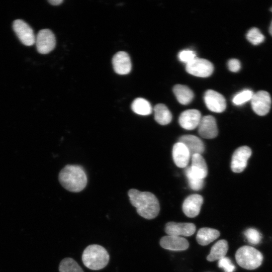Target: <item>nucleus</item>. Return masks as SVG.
Wrapping results in <instances>:
<instances>
[{"mask_svg": "<svg viewBox=\"0 0 272 272\" xmlns=\"http://www.w3.org/2000/svg\"><path fill=\"white\" fill-rule=\"evenodd\" d=\"M128 196L131 204L136 208L140 216L148 220L154 219L158 216L160 205L153 194L131 189L128 192Z\"/></svg>", "mask_w": 272, "mask_h": 272, "instance_id": "obj_1", "label": "nucleus"}, {"mask_svg": "<svg viewBox=\"0 0 272 272\" xmlns=\"http://www.w3.org/2000/svg\"><path fill=\"white\" fill-rule=\"evenodd\" d=\"M59 179L67 191L78 193L83 191L87 184V175L82 166L67 165L60 171Z\"/></svg>", "mask_w": 272, "mask_h": 272, "instance_id": "obj_2", "label": "nucleus"}, {"mask_svg": "<svg viewBox=\"0 0 272 272\" xmlns=\"http://www.w3.org/2000/svg\"><path fill=\"white\" fill-rule=\"evenodd\" d=\"M82 260L87 268L92 270H100L108 265L110 255L103 246L92 244L88 246L84 250Z\"/></svg>", "mask_w": 272, "mask_h": 272, "instance_id": "obj_3", "label": "nucleus"}, {"mask_svg": "<svg viewBox=\"0 0 272 272\" xmlns=\"http://www.w3.org/2000/svg\"><path fill=\"white\" fill-rule=\"evenodd\" d=\"M237 263L243 268L254 269L262 263L263 256L256 249L250 246H243L239 248L235 253Z\"/></svg>", "mask_w": 272, "mask_h": 272, "instance_id": "obj_4", "label": "nucleus"}, {"mask_svg": "<svg viewBox=\"0 0 272 272\" xmlns=\"http://www.w3.org/2000/svg\"><path fill=\"white\" fill-rule=\"evenodd\" d=\"M186 68L188 73L202 78L211 76L214 71L213 65L210 61L197 57L186 64Z\"/></svg>", "mask_w": 272, "mask_h": 272, "instance_id": "obj_5", "label": "nucleus"}, {"mask_svg": "<svg viewBox=\"0 0 272 272\" xmlns=\"http://www.w3.org/2000/svg\"><path fill=\"white\" fill-rule=\"evenodd\" d=\"M38 51L41 54H48L55 49L56 45L55 36L48 29L39 32L36 38Z\"/></svg>", "mask_w": 272, "mask_h": 272, "instance_id": "obj_6", "label": "nucleus"}, {"mask_svg": "<svg viewBox=\"0 0 272 272\" xmlns=\"http://www.w3.org/2000/svg\"><path fill=\"white\" fill-rule=\"evenodd\" d=\"M250 101L253 111L258 116H263L269 112L271 100L267 92L259 91L254 94Z\"/></svg>", "mask_w": 272, "mask_h": 272, "instance_id": "obj_7", "label": "nucleus"}, {"mask_svg": "<svg viewBox=\"0 0 272 272\" xmlns=\"http://www.w3.org/2000/svg\"><path fill=\"white\" fill-rule=\"evenodd\" d=\"M14 30L21 42L27 46H32L36 43V37L31 27L26 22L18 20L15 21Z\"/></svg>", "mask_w": 272, "mask_h": 272, "instance_id": "obj_8", "label": "nucleus"}, {"mask_svg": "<svg viewBox=\"0 0 272 272\" xmlns=\"http://www.w3.org/2000/svg\"><path fill=\"white\" fill-rule=\"evenodd\" d=\"M251 155V150L247 146H242L237 149L232 157L231 168L235 173L242 172L247 165L248 159Z\"/></svg>", "mask_w": 272, "mask_h": 272, "instance_id": "obj_9", "label": "nucleus"}, {"mask_svg": "<svg viewBox=\"0 0 272 272\" xmlns=\"http://www.w3.org/2000/svg\"><path fill=\"white\" fill-rule=\"evenodd\" d=\"M204 101L207 108L211 111L221 113L226 108V103L224 97L213 90H207L204 96Z\"/></svg>", "mask_w": 272, "mask_h": 272, "instance_id": "obj_10", "label": "nucleus"}, {"mask_svg": "<svg viewBox=\"0 0 272 272\" xmlns=\"http://www.w3.org/2000/svg\"><path fill=\"white\" fill-rule=\"evenodd\" d=\"M196 225L192 223L168 222L165 231L168 235L191 236L196 232Z\"/></svg>", "mask_w": 272, "mask_h": 272, "instance_id": "obj_11", "label": "nucleus"}, {"mask_svg": "<svg viewBox=\"0 0 272 272\" xmlns=\"http://www.w3.org/2000/svg\"><path fill=\"white\" fill-rule=\"evenodd\" d=\"M198 132L200 135L205 139H211L216 137L218 130L215 118L212 116L202 117L198 126Z\"/></svg>", "mask_w": 272, "mask_h": 272, "instance_id": "obj_12", "label": "nucleus"}, {"mask_svg": "<svg viewBox=\"0 0 272 272\" xmlns=\"http://www.w3.org/2000/svg\"><path fill=\"white\" fill-rule=\"evenodd\" d=\"M203 198L198 194H194L188 197L183 204V211L189 218H195L200 213L203 203Z\"/></svg>", "mask_w": 272, "mask_h": 272, "instance_id": "obj_13", "label": "nucleus"}, {"mask_svg": "<svg viewBox=\"0 0 272 272\" xmlns=\"http://www.w3.org/2000/svg\"><path fill=\"white\" fill-rule=\"evenodd\" d=\"M202 118L201 114L198 110H188L180 114L178 122L184 129L193 130L198 127Z\"/></svg>", "mask_w": 272, "mask_h": 272, "instance_id": "obj_14", "label": "nucleus"}, {"mask_svg": "<svg viewBox=\"0 0 272 272\" xmlns=\"http://www.w3.org/2000/svg\"><path fill=\"white\" fill-rule=\"evenodd\" d=\"M160 244L162 248L173 251H183L189 247L188 241L180 236H164L160 239Z\"/></svg>", "mask_w": 272, "mask_h": 272, "instance_id": "obj_15", "label": "nucleus"}, {"mask_svg": "<svg viewBox=\"0 0 272 272\" xmlns=\"http://www.w3.org/2000/svg\"><path fill=\"white\" fill-rule=\"evenodd\" d=\"M113 65L115 72L119 75L128 74L132 70L130 57L125 52H119L114 56Z\"/></svg>", "mask_w": 272, "mask_h": 272, "instance_id": "obj_16", "label": "nucleus"}, {"mask_svg": "<svg viewBox=\"0 0 272 272\" xmlns=\"http://www.w3.org/2000/svg\"><path fill=\"white\" fill-rule=\"evenodd\" d=\"M191 156L187 147L183 143L175 144L172 149V157L175 165L185 168L188 165Z\"/></svg>", "mask_w": 272, "mask_h": 272, "instance_id": "obj_17", "label": "nucleus"}, {"mask_svg": "<svg viewBox=\"0 0 272 272\" xmlns=\"http://www.w3.org/2000/svg\"><path fill=\"white\" fill-rule=\"evenodd\" d=\"M179 142L184 144L189 150L191 157L195 154H202L205 151V145L198 137L187 135L180 137Z\"/></svg>", "mask_w": 272, "mask_h": 272, "instance_id": "obj_18", "label": "nucleus"}, {"mask_svg": "<svg viewBox=\"0 0 272 272\" xmlns=\"http://www.w3.org/2000/svg\"><path fill=\"white\" fill-rule=\"evenodd\" d=\"M220 235V233L218 230L205 227L199 230L196 239L199 244L206 246L217 239Z\"/></svg>", "mask_w": 272, "mask_h": 272, "instance_id": "obj_19", "label": "nucleus"}, {"mask_svg": "<svg viewBox=\"0 0 272 272\" xmlns=\"http://www.w3.org/2000/svg\"><path fill=\"white\" fill-rule=\"evenodd\" d=\"M228 250V244L224 239L217 241L212 247L210 254L207 259L209 261H214L225 257Z\"/></svg>", "mask_w": 272, "mask_h": 272, "instance_id": "obj_20", "label": "nucleus"}, {"mask_svg": "<svg viewBox=\"0 0 272 272\" xmlns=\"http://www.w3.org/2000/svg\"><path fill=\"white\" fill-rule=\"evenodd\" d=\"M190 167L194 173L198 177L204 179L207 176V165L202 155L197 154L192 156V165Z\"/></svg>", "mask_w": 272, "mask_h": 272, "instance_id": "obj_21", "label": "nucleus"}, {"mask_svg": "<svg viewBox=\"0 0 272 272\" xmlns=\"http://www.w3.org/2000/svg\"><path fill=\"white\" fill-rule=\"evenodd\" d=\"M173 91L178 102L183 105L190 104L194 97L193 91L185 85H176L174 87Z\"/></svg>", "mask_w": 272, "mask_h": 272, "instance_id": "obj_22", "label": "nucleus"}, {"mask_svg": "<svg viewBox=\"0 0 272 272\" xmlns=\"http://www.w3.org/2000/svg\"><path fill=\"white\" fill-rule=\"evenodd\" d=\"M154 119L161 125H167L172 121V116L167 107L163 104H158L154 108Z\"/></svg>", "mask_w": 272, "mask_h": 272, "instance_id": "obj_23", "label": "nucleus"}, {"mask_svg": "<svg viewBox=\"0 0 272 272\" xmlns=\"http://www.w3.org/2000/svg\"><path fill=\"white\" fill-rule=\"evenodd\" d=\"M131 108L135 113L141 116H148L152 113L151 104L142 98H138L134 100Z\"/></svg>", "mask_w": 272, "mask_h": 272, "instance_id": "obj_24", "label": "nucleus"}, {"mask_svg": "<svg viewBox=\"0 0 272 272\" xmlns=\"http://www.w3.org/2000/svg\"><path fill=\"white\" fill-rule=\"evenodd\" d=\"M185 174L188 178L190 187L194 191H199L204 186V180L197 176L192 171L191 167L185 170Z\"/></svg>", "mask_w": 272, "mask_h": 272, "instance_id": "obj_25", "label": "nucleus"}, {"mask_svg": "<svg viewBox=\"0 0 272 272\" xmlns=\"http://www.w3.org/2000/svg\"><path fill=\"white\" fill-rule=\"evenodd\" d=\"M59 271L60 272H84L78 263L70 257L65 258L61 261Z\"/></svg>", "mask_w": 272, "mask_h": 272, "instance_id": "obj_26", "label": "nucleus"}, {"mask_svg": "<svg viewBox=\"0 0 272 272\" xmlns=\"http://www.w3.org/2000/svg\"><path fill=\"white\" fill-rule=\"evenodd\" d=\"M253 94V92L249 89L243 90L233 97L232 102L236 106L242 105L251 101Z\"/></svg>", "mask_w": 272, "mask_h": 272, "instance_id": "obj_27", "label": "nucleus"}, {"mask_svg": "<svg viewBox=\"0 0 272 272\" xmlns=\"http://www.w3.org/2000/svg\"><path fill=\"white\" fill-rule=\"evenodd\" d=\"M247 40L253 45H258L264 41V36L255 28H252L246 35Z\"/></svg>", "mask_w": 272, "mask_h": 272, "instance_id": "obj_28", "label": "nucleus"}, {"mask_svg": "<svg viewBox=\"0 0 272 272\" xmlns=\"http://www.w3.org/2000/svg\"><path fill=\"white\" fill-rule=\"evenodd\" d=\"M244 234L247 241L251 244L256 245L261 241V234L255 229L249 228L245 231Z\"/></svg>", "mask_w": 272, "mask_h": 272, "instance_id": "obj_29", "label": "nucleus"}, {"mask_svg": "<svg viewBox=\"0 0 272 272\" xmlns=\"http://www.w3.org/2000/svg\"><path fill=\"white\" fill-rule=\"evenodd\" d=\"M178 56L179 60L182 62L186 63V64L190 63L197 58L195 52L189 50L181 51Z\"/></svg>", "mask_w": 272, "mask_h": 272, "instance_id": "obj_30", "label": "nucleus"}, {"mask_svg": "<svg viewBox=\"0 0 272 272\" xmlns=\"http://www.w3.org/2000/svg\"><path fill=\"white\" fill-rule=\"evenodd\" d=\"M218 266L223 268L225 272H233L235 269V266L231 260L227 257H224L219 260Z\"/></svg>", "mask_w": 272, "mask_h": 272, "instance_id": "obj_31", "label": "nucleus"}, {"mask_svg": "<svg viewBox=\"0 0 272 272\" xmlns=\"http://www.w3.org/2000/svg\"><path fill=\"white\" fill-rule=\"evenodd\" d=\"M228 67L230 71L237 72L241 68V64L239 60L233 59L228 61Z\"/></svg>", "mask_w": 272, "mask_h": 272, "instance_id": "obj_32", "label": "nucleus"}, {"mask_svg": "<svg viewBox=\"0 0 272 272\" xmlns=\"http://www.w3.org/2000/svg\"><path fill=\"white\" fill-rule=\"evenodd\" d=\"M49 3L52 6H58L61 5L63 1V0H50Z\"/></svg>", "mask_w": 272, "mask_h": 272, "instance_id": "obj_33", "label": "nucleus"}, {"mask_svg": "<svg viewBox=\"0 0 272 272\" xmlns=\"http://www.w3.org/2000/svg\"><path fill=\"white\" fill-rule=\"evenodd\" d=\"M269 32L270 35L272 36V22L270 24L269 29Z\"/></svg>", "mask_w": 272, "mask_h": 272, "instance_id": "obj_34", "label": "nucleus"}, {"mask_svg": "<svg viewBox=\"0 0 272 272\" xmlns=\"http://www.w3.org/2000/svg\"><path fill=\"white\" fill-rule=\"evenodd\" d=\"M271 11H272V9H271Z\"/></svg>", "mask_w": 272, "mask_h": 272, "instance_id": "obj_35", "label": "nucleus"}]
</instances>
